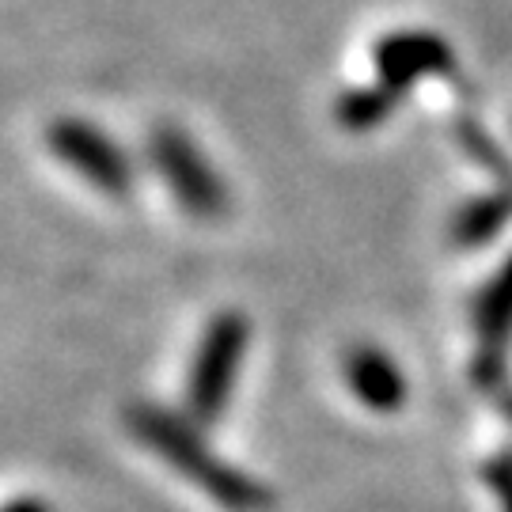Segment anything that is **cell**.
I'll return each mask as SVG.
<instances>
[{
  "label": "cell",
  "mask_w": 512,
  "mask_h": 512,
  "mask_svg": "<svg viewBox=\"0 0 512 512\" xmlns=\"http://www.w3.org/2000/svg\"><path fill=\"white\" fill-rule=\"evenodd\" d=\"M512 217V194H490V198H475L456 213V228L452 239L459 247H482L505 228Z\"/></svg>",
  "instance_id": "8"
},
{
  "label": "cell",
  "mask_w": 512,
  "mask_h": 512,
  "mask_svg": "<svg viewBox=\"0 0 512 512\" xmlns=\"http://www.w3.org/2000/svg\"><path fill=\"white\" fill-rule=\"evenodd\" d=\"M387 103H391V92H353L346 103L338 107V118H342L349 129H368V126H376L387 110H391Z\"/></svg>",
  "instance_id": "10"
},
{
  "label": "cell",
  "mask_w": 512,
  "mask_h": 512,
  "mask_svg": "<svg viewBox=\"0 0 512 512\" xmlns=\"http://www.w3.org/2000/svg\"><path fill=\"white\" fill-rule=\"evenodd\" d=\"M497 403H501V410H505V418L512 421V391H501V395H497Z\"/></svg>",
  "instance_id": "13"
},
{
  "label": "cell",
  "mask_w": 512,
  "mask_h": 512,
  "mask_svg": "<svg viewBox=\"0 0 512 512\" xmlns=\"http://www.w3.org/2000/svg\"><path fill=\"white\" fill-rule=\"evenodd\" d=\"M50 148L61 164H69L80 179H88L110 198H122L133 190V164L103 129L76 118H61L50 126Z\"/></svg>",
  "instance_id": "4"
},
{
  "label": "cell",
  "mask_w": 512,
  "mask_h": 512,
  "mask_svg": "<svg viewBox=\"0 0 512 512\" xmlns=\"http://www.w3.org/2000/svg\"><path fill=\"white\" fill-rule=\"evenodd\" d=\"M251 342V323L239 311H220L209 319L190 380H186V414L198 425H217L228 410V399L236 391V372L243 365V353Z\"/></svg>",
  "instance_id": "2"
},
{
  "label": "cell",
  "mask_w": 512,
  "mask_h": 512,
  "mask_svg": "<svg viewBox=\"0 0 512 512\" xmlns=\"http://www.w3.org/2000/svg\"><path fill=\"white\" fill-rule=\"evenodd\" d=\"M459 137H463V148L475 156L478 164L486 167L494 179H501V183L512 190V164H509V156H505V152H501V148H497L494 141L482 133V129L471 126V122H463V126H459Z\"/></svg>",
  "instance_id": "9"
},
{
  "label": "cell",
  "mask_w": 512,
  "mask_h": 512,
  "mask_svg": "<svg viewBox=\"0 0 512 512\" xmlns=\"http://www.w3.org/2000/svg\"><path fill=\"white\" fill-rule=\"evenodd\" d=\"M486 482L494 486V494H501L505 501H509L512 497V452L490 459V467H486Z\"/></svg>",
  "instance_id": "11"
},
{
  "label": "cell",
  "mask_w": 512,
  "mask_h": 512,
  "mask_svg": "<svg viewBox=\"0 0 512 512\" xmlns=\"http://www.w3.org/2000/svg\"><path fill=\"white\" fill-rule=\"evenodd\" d=\"M505 512H512V497H509V501H505Z\"/></svg>",
  "instance_id": "14"
},
{
  "label": "cell",
  "mask_w": 512,
  "mask_h": 512,
  "mask_svg": "<svg viewBox=\"0 0 512 512\" xmlns=\"http://www.w3.org/2000/svg\"><path fill=\"white\" fill-rule=\"evenodd\" d=\"M129 429L145 448H152L160 459H167L183 478H190L202 494H209L220 509L228 512H266L270 509V490L251 478L247 471L232 467L228 459L209 452L194 421L179 418L175 410L156 403L129 406Z\"/></svg>",
  "instance_id": "1"
},
{
  "label": "cell",
  "mask_w": 512,
  "mask_h": 512,
  "mask_svg": "<svg viewBox=\"0 0 512 512\" xmlns=\"http://www.w3.org/2000/svg\"><path fill=\"white\" fill-rule=\"evenodd\" d=\"M475 330H478V357L505 361V346H509L512 338V255L490 277V285L478 293Z\"/></svg>",
  "instance_id": "7"
},
{
  "label": "cell",
  "mask_w": 512,
  "mask_h": 512,
  "mask_svg": "<svg viewBox=\"0 0 512 512\" xmlns=\"http://www.w3.org/2000/svg\"><path fill=\"white\" fill-rule=\"evenodd\" d=\"M376 65L384 73L387 88L403 92L410 80L421 73H452V54L437 35H421V31H403L380 42L376 50Z\"/></svg>",
  "instance_id": "6"
},
{
  "label": "cell",
  "mask_w": 512,
  "mask_h": 512,
  "mask_svg": "<svg viewBox=\"0 0 512 512\" xmlns=\"http://www.w3.org/2000/svg\"><path fill=\"white\" fill-rule=\"evenodd\" d=\"M346 384L349 391L376 414H391L406 403L403 368L376 346H353L346 353Z\"/></svg>",
  "instance_id": "5"
},
{
  "label": "cell",
  "mask_w": 512,
  "mask_h": 512,
  "mask_svg": "<svg viewBox=\"0 0 512 512\" xmlns=\"http://www.w3.org/2000/svg\"><path fill=\"white\" fill-rule=\"evenodd\" d=\"M0 512H50L38 497H19V501H12V505H4Z\"/></svg>",
  "instance_id": "12"
},
{
  "label": "cell",
  "mask_w": 512,
  "mask_h": 512,
  "mask_svg": "<svg viewBox=\"0 0 512 512\" xmlns=\"http://www.w3.org/2000/svg\"><path fill=\"white\" fill-rule=\"evenodd\" d=\"M148 156L156 171L164 175V183L171 186L175 202L183 205L186 213L202 220H213L228 209V186L213 167L202 160V152L186 141L179 129H156L148 141Z\"/></svg>",
  "instance_id": "3"
}]
</instances>
